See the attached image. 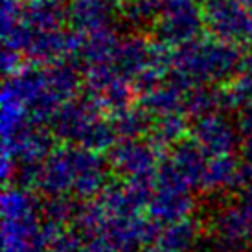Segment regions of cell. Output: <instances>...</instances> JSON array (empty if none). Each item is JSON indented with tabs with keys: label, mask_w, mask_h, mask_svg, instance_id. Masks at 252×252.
<instances>
[{
	"label": "cell",
	"mask_w": 252,
	"mask_h": 252,
	"mask_svg": "<svg viewBox=\"0 0 252 252\" xmlns=\"http://www.w3.org/2000/svg\"><path fill=\"white\" fill-rule=\"evenodd\" d=\"M243 54L238 44L214 37H201L173 52L171 79L186 89L210 85L221 87L239 74Z\"/></svg>",
	"instance_id": "cell-1"
},
{
	"label": "cell",
	"mask_w": 252,
	"mask_h": 252,
	"mask_svg": "<svg viewBox=\"0 0 252 252\" xmlns=\"http://www.w3.org/2000/svg\"><path fill=\"white\" fill-rule=\"evenodd\" d=\"M204 15L197 0H164L162 13L155 24V39L179 50L203 37Z\"/></svg>",
	"instance_id": "cell-2"
},
{
	"label": "cell",
	"mask_w": 252,
	"mask_h": 252,
	"mask_svg": "<svg viewBox=\"0 0 252 252\" xmlns=\"http://www.w3.org/2000/svg\"><path fill=\"white\" fill-rule=\"evenodd\" d=\"M164 160V149L149 138L120 140L109 151V166L122 181H155Z\"/></svg>",
	"instance_id": "cell-3"
},
{
	"label": "cell",
	"mask_w": 252,
	"mask_h": 252,
	"mask_svg": "<svg viewBox=\"0 0 252 252\" xmlns=\"http://www.w3.org/2000/svg\"><path fill=\"white\" fill-rule=\"evenodd\" d=\"M204 28L210 37L239 44L252 42V9L239 0H212L203 7Z\"/></svg>",
	"instance_id": "cell-4"
},
{
	"label": "cell",
	"mask_w": 252,
	"mask_h": 252,
	"mask_svg": "<svg viewBox=\"0 0 252 252\" xmlns=\"http://www.w3.org/2000/svg\"><path fill=\"white\" fill-rule=\"evenodd\" d=\"M103 116H105V112L89 96L76 98L64 103L56 112V116L50 122V131L57 140L63 142V146L79 147L87 133L92 129V126Z\"/></svg>",
	"instance_id": "cell-5"
},
{
	"label": "cell",
	"mask_w": 252,
	"mask_h": 252,
	"mask_svg": "<svg viewBox=\"0 0 252 252\" xmlns=\"http://www.w3.org/2000/svg\"><path fill=\"white\" fill-rule=\"evenodd\" d=\"M191 140L203 149L208 158L216 157H230L236 147L241 144V136L236 124L223 116L221 112H214L193 122L191 126Z\"/></svg>",
	"instance_id": "cell-6"
},
{
	"label": "cell",
	"mask_w": 252,
	"mask_h": 252,
	"mask_svg": "<svg viewBox=\"0 0 252 252\" xmlns=\"http://www.w3.org/2000/svg\"><path fill=\"white\" fill-rule=\"evenodd\" d=\"M208 230L216 245L226 252L243 251L252 243V224L239 204L219 206L210 217Z\"/></svg>",
	"instance_id": "cell-7"
},
{
	"label": "cell",
	"mask_w": 252,
	"mask_h": 252,
	"mask_svg": "<svg viewBox=\"0 0 252 252\" xmlns=\"http://www.w3.org/2000/svg\"><path fill=\"white\" fill-rule=\"evenodd\" d=\"M160 224L149 216H133L109 219L103 238H107L118 252H146L151 249Z\"/></svg>",
	"instance_id": "cell-8"
},
{
	"label": "cell",
	"mask_w": 252,
	"mask_h": 252,
	"mask_svg": "<svg viewBox=\"0 0 252 252\" xmlns=\"http://www.w3.org/2000/svg\"><path fill=\"white\" fill-rule=\"evenodd\" d=\"M74 162H76V181L72 195L79 201H92L101 195V191L109 186V160H103L101 155L74 147Z\"/></svg>",
	"instance_id": "cell-9"
},
{
	"label": "cell",
	"mask_w": 252,
	"mask_h": 252,
	"mask_svg": "<svg viewBox=\"0 0 252 252\" xmlns=\"http://www.w3.org/2000/svg\"><path fill=\"white\" fill-rule=\"evenodd\" d=\"M76 181L74 146H57L42 164L39 188L44 197H70Z\"/></svg>",
	"instance_id": "cell-10"
},
{
	"label": "cell",
	"mask_w": 252,
	"mask_h": 252,
	"mask_svg": "<svg viewBox=\"0 0 252 252\" xmlns=\"http://www.w3.org/2000/svg\"><path fill=\"white\" fill-rule=\"evenodd\" d=\"M114 7L109 0H70L68 2V24L74 33L91 35L103 30L114 28Z\"/></svg>",
	"instance_id": "cell-11"
},
{
	"label": "cell",
	"mask_w": 252,
	"mask_h": 252,
	"mask_svg": "<svg viewBox=\"0 0 252 252\" xmlns=\"http://www.w3.org/2000/svg\"><path fill=\"white\" fill-rule=\"evenodd\" d=\"M22 22L32 33L63 30L68 22V4L64 0H24Z\"/></svg>",
	"instance_id": "cell-12"
},
{
	"label": "cell",
	"mask_w": 252,
	"mask_h": 252,
	"mask_svg": "<svg viewBox=\"0 0 252 252\" xmlns=\"http://www.w3.org/2000/svg\"><path fill=\"white\" fill-rule=\"evenodd\" d=\"M193 212H195V199L189 191L155 189L149 208H147V216L155 223L164 226V224H171L193 217Z\"/></svg>",
	"instance_id": "cell-13"
},
{
	"label": "cell",
	"mask_w": 252,
	"mask_h": 252,
	"mask_svg": "<svg viewBox=\"0 0 252 252\" xmlns=\"http://www.w3.org/2000/svg\"><path fill=\"white\" fill-rule=\"evenodd\" d=\"M203 223L197 217H188L177 223L164 224L155 238L151 252H191L203 234Z\"/></svg>",
	"instance_id": "cell-14"
},
{
	"label": "cell",
	"mask_w": 252,
	"mask_h": 252,
	"mask_svg": "<svg viewBox=\"0 0 252 252\" xmlns=\"http://www.w3.org/2000/svg\"><path fill=\"white\" fill-rule=\"evenodd\" d=\"M186 91H188L186 87H182L181 83H177L175 79L169 77L168 81L138 94V105L153 118L182 112Z\"/></svg>",
	"instance_id": "cell-15"
},
{
	"label": "cell",
	"mask_w": 252,
	"mask_h": 252,
	"mask_svg": "<svg viewBox=\"0 0 252 252\" xmlns=\"http://www.w3.org/2000/svg\"><path fill=\"white\" fill-rule=\"evenodd\" d=\"M188 131H191V126L188 124V116L184 112H173V114L153 118L149 140L166 151V149H173L177 144L186 140Z\"/></svg>",
	"instance_id": "cell-16"
},
{
	"label": "cell",
	"mask_w": 252,
	"mask_h": 252,
	"mask_svg": "<svg viewBox=\"0 0 252 252\" xmlns=\"http://www.w3.org/2000/svg\"><path fill=\"white\" fill-rule=\"evenodd\" d=\"M85 238L72 224L41 223L39 247L42 252H79Z\"/></svg>",
	"instance_id": "cell-17"
},
{
	"label": "cell",
	"mask_w": 252,
	"mask_h": 252,
	"mask_svg": "<svg viewBox=\"0 0 252 252\" xmlns=\"http://www.w3.org/2000/svg\"><path fill=\"white\" fill-rule=\"evenodd\" d=\"M238 169L239 162L234 158V155L208 158L199 189H203L206 193H217V191H223L226 188H234Z\"/></svg>",
	"instance_id": "cell-18"
},
{
	"label": "cell",
	"mask_w": 252,
	"mask_h": 252,
	"mask_svg": "<svg viewBox=\"0 0 252 252\" xmlns=\"http://www.w3.org/2000/svg\"><path fill=\"white\" fill-rule=\"evenodd\" d=\"M109 118H111L112 127H114L120 140L144 138V134H149L151 126H153V116H149L138 103L114 112Z\"/></svg>",
	"instance_id": "cell-19"
},
{
	"label": "cell",
	"mask_w": 252,
	"mask_h": 252,
	"mask_svg": "<svg viewBox=\"0 0 252 252\" xmlns=\"http://www.w3.org/2000/svg\"><path fill=\"white\" fill-rule=\"evenodd\" d=\"M223 111V103H221V91L219 87H210V85H199V87H191L184 94V105L182 112L188 118H203L208 114Z\"/></svg>",
	"instance_id": "cell-20"
},
{
	"label": "cell",
	"mask_w": 252,
	"mask_h": 252,
	"mask_svg": "<svg viewBox=\"0 0 252 252\" xmlns=\"http://www.w3.org/2000/svg\"><path fill=\"white\" fill-rule=\"evenodd\" d=\"M221 91V103L223 111H243L245 107L252 105V76L239 72L230 81L219 87Z\"/></svg>",
	"instance_id": "cell-21"
},
{
	"label": "cell",
	"mask_w": 252,
	"mask_h": 252,
	"mask_svg": "<svg viewBox=\"0 0 252 252\" xmlns=\"http://www.w3.org/2000/svg\"><path fill=\"white\" fill-rule=\"evenodd\" d=\"M164 0H129L126 6L120 7L122 19L133 28H155L162 13Z\"/></svg>",
	"instance_id": "cell-22"
},
{
	"label": "cell",
	"mask_w": 252,
	"mask_h": 252,
	"mask_svg": "<svg viewBox=\"0 0 252 252\" xmlns=\"http://www.w3.org/2000/svg\"><path fill=\"white\" fill-rule=\"evenodd\" d=\"M77 204L72 197H46L41 203V221L54 224H72Z\"/></svg>",
	"instance_id": "cell-23"
},
{
	"label": "cell",
	"mask_w": 252,
	"mask_h": 252,
	"mask_svg": "<svg viewBox=\"0 0 252 252\" xmlns=\"http://www.w3.org/2000/svg\"><path fill=\"white\" fill-rule=\"evenodd\" d=\"M24 59H26V57L22 56L21 52H15V50H4V54H2V70H4L6 79L7 77L15 76V74H19V72L26 66Z\"/></svg>",
	"instance_id": "cell-24"
},
{
	"label": "cell",
	"mask_w": 252,
	"mask_h": 252,
	"mask_svg": "<svg viewBox=\"0 0 252 252\" xmlns=\"http://www.w3.org/2000/svg\"><path fill=\"white\" fill-rule=\"evenodd\" d=\"M79 252H118V249L112 245L107 238L96 236V238L85 239V243Z\"/></svg>",
	"instance_id": "cell-25"
},
{
	"label": "cell",
	"mask_w": 252,
	"mask_h": 252,
	"mask_svg": "<svg viewBox=\"0 0 252 252\" xmlns=\"http://www.w3.org/2000/svg\"><path fill=\"white\" fill-rule=\"evenodd\" d=\"M236 127L239 131V136L245 138L252 134V105L245 107L243 111L238 112V118H236Z\"/></svg>",
	"instance_id": "cell-26"
},
{
	"label": "cell",
	"mask_w": 252,
	"mask_h": 252,
	"mask_svg": "<svg viewBox=\"0 0 252 252\" xmlns=\"http://www.w3.org/2000/svg\"><path fill=\"white\" fill-rule=\"evenodd\" d=\"M236 189H247L252 188V162H239V169H238V177H236Z\"/></svg>",
	"instance_id": "cell-27"
},
{
	"label": "cell",
	"mask_w": 252,
	"mask_h": 252,
	"mask_svg": "<svg viewBox=\"0 0 252 252\" xmlns=\"http://www.w3.org/2000/svg\"><path fill=\"white\" fill-rule=\"evenodd\" d=\"M239 208L243 210V214L247 216L249 223L252 224V188L241 189L239 191Z\"/></svg>",
	"instance_id": "cell-28"
},
{
	"label": "cell",
	"mask_w": 252,
	"mask_h": 252,
	"mask_svg": "<svg viewBox=\"0 0 252 252\" xmlns=\"http://www.w3.org/2000/svg\"><path fill=\"white\" fill-rule=\"evenodd\" d=\"M239 149H241V155H243V160L252 162V134H251V136H245V138H241Z\"/></svg>",
	"instance_id": "cell-29"
},
{
	"label": "cell",
	"mask_w": 252,
	"mask_h": 252,
	"mask_svg": "<svg viewBox=\"0 0 252 252\" xmlns=\"http://www.w3.org/2000/svg\"><path fill=\"white\" fill-rule=\"evenodd\" d=\"M239 72H245V74L252 76V44H251V48L243 54V63H241V70Z\"/></svg>",
	"instance_id": "cell-30"
},
{
	"label": "cell",
	"mask_w": 252,
	"mask_h": 252,
	"mask_svg": "<svg viewBox=\"0 0 252 252\" xmlns=\"http://www.w3.org/2000/svg\"><path fill=\"white\" fill-rule=\"evenodd\" d=\"M109 2H111L114 7H124L127 2H129V0H109Z\"/></svg>",
	"instance_id": "cell-31"
},
{
	"label": "cell",
	"mask_w": 252,
	"mask_h": 252,
	"mask_svg": "<svg viewBox=\"0 0 252 252\" xmlns=\"http://www.w3.org/2000/svg\"><path fill=\"white\" fill-rule=\"evenodd\" d=\"M239 2H241V4H243V6H247V7H249V9H252V0H239Z\"/></svg>",
	"instance_id": "cell-32"
},
{
	"label": "cell",
	"mask_w": 252,
	"mask_h": 252,
	"mask_svg": "<svg viewBox=\"0 0 252 252\" xmlns=\"http://www.w3.org/2000/svg\"><path fill=\"white\" fill-rule=\"evenodd\" d=\"M203 2H204V4H206V2H212V0H203Z\"/></svg>",
	"instance_id": "cell-33"
},
{
	"label": "cell",
	"mask_w": 252,
	"mask_h": 252,
	"mask_svg": "<svg viewBox=\"0 0 252 252\" xmlns=\"http://www.w3.org/2000/svg\"><path fill=\"white\" fill-rule=\"evenodd\" d=\"M146 252H151V251H146Z\"/></svg>",
	"instance_id": "cell-34"
},
{
	"label": "cell",
	"mask_w": 252,
	"mask_h": 252,
	"mask_svg": "<svg viewBox=\"0 0 252 252\" xmlns=\"http://www.w3.org/2000/svg\"><path fill=\"white\" fill-rule=\"evenodd\" d=\"M251 44H252V42H251Z\"/></svg>",
	"instance_id": "cell-35"
}]
</instances>
